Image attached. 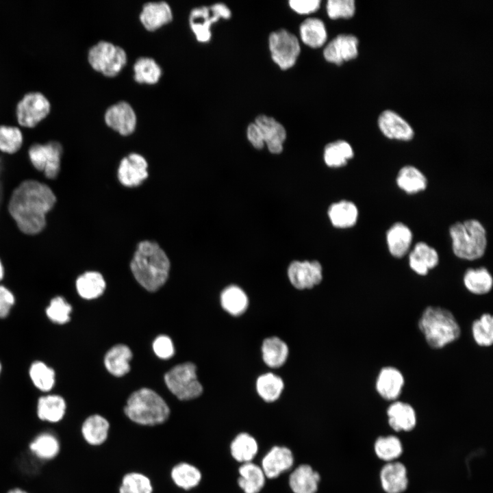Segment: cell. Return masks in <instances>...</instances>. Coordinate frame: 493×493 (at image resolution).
<instances>
[{"instance_id":"obj_1","label":"cell","mask_w":493,"mask_h":493,"mask_svg":"<svg viewBox=\"0 0 493 493\" xmlns=\"http://www.w3.org/2000/svg\"><path fill=\"white\" fill-rule=\"evenodd\" d=\"M57 201L52 189L34 179L22 181L12 192L8 209L18 229L26 235H36L47 225V214Z\"/></svg>"},{"instance_id":"obj_2","label":"cell","mask_w":493,"mask_h":493,"mask_svg":"<svg viewBox=\"0 0 493 493\" xmlns=\"http://www.w3.org/2000/svg\"><path fill=\"white\" fill-rule=\"evenodd\" d=\"M130 267L136 281L147 290L154 292L166 281L170 261L157 243L143 241L139 243Z\"/></svg>"},{"instance_id":"obj_3","label":"cell","mask_w":493,"mask_h":493,"mask_svg":"<svg viewBox=\"0 0 493 493\" xmlns=\"http://www.w3.org/2000/svg\"><path fill=\"white\" fill-rule=\"evenodd\" d=\"M418 327L433 349H443L461 336L455 316L449 309L440 306L426 307L418 319Z\"/></svg>"},{"instance_id":"obj_4","label":"cell","mask_w":493,"mask_h":493,"mask_svg":"<svg viewBox=\"0 0 493 493\" xmlns=\"http://www.w3.org/2000/svg\"><path fill=\"white\" fill-rule=\"evenodd\" d=\"M123 412L131 422L141 427L162 425L170 416V409L165 400L149 388H141L131 393Z\"/></svg>"},{"instance_id":"obj_5","label":"cell","mask_w":493,"mask_h":493,"mask_svg":"<svg viewBox=\"0 0 493 493\" xmlns=\"http://www.w3.org/2000/svg\"><path fill=\"white\" fill-rule=\"evenodd\" d=\"M454 254L459 258L475 260L481 257L487 246L486 231L482 224L469 219L453 224L449 229Z\"/></svg>"},{"instance_id":"obj_6","label":"cell","mask_w":493,"mask_h":493,"mask_svg":"<svg viewBox=\"0 0 493 493\" xmlns=\"http://www.w3.org/2000/svg\"><path fill=\"white\" fill-rule=\"evenodd\" d=\"M197 367L192 362L175 366L164 375L168 390L181 401L194 399L201 395L203 386L196 373Z\"/></svg>"},{"instance_id":"obj_7","label":"cell","mask_w":493,"mask_h":493,"mask_svg":"<svg viewBox=\"0 0 493 493\" xmlns=\"http://www.w3.org/2000/svg\"><path fill=\"white\" fill-rule=\"evenodd\" d=\"M127 60L125 51L108 41L98 42L88 51L90 66L106 77L117 75L126 64Z\"/></svg>"},{"instance_id":"obj_8","label":"cell","mask_w":493,"mask_h":493,"mask_svg":"<svg viewBox=\"0 0 493 493\" xmlns=\"http://www.w3.org/2000/svg\"><path fill=\"white\" fill-rule=\"evenodd\" d=\"M51 109L49 100L41 92H26L16 105V123L21 127L33 129L47 118Z\"/></svg>"},{"instance_id":"obj_9","label":"cell","mask_w":493,"mask_h":493,"mask_svg":"<svg viewBox=\"0 0 493 493\" xmlns=\"http://www.w3.org/2000/svg\"><path fill=\"white\" fill-rule=\"evenodd\" d=\"M28 157L33 166L37 170L42 172L49 179H55L61 170L63 147L56 140H51L44 144L34 143L27 151Z\"/></svg>"},{"instance_id":"obj_10","label":"cell","mask_w":493,"mask_h":493,"mask_svg":"<svg viewBox=\"0 0 493 493\" xmlns=\"http://www.w3.org/2000/svg\"><path fill=\"white\" fill-rule=\"evenodd\" d=\"M231 17V11L222 3L211 6H200L193 8L189 15L190 28L197 40L201 42H208L212 36L211 27L220 18Z\"/></svg>"},{"instance_id":"obj_11","label":"cell","mask_w":493,"mask_h":493,"mask_svg":"<svg viewBox=\"0 0 493 493\" xmlns=\"http://www.w3.org/2000/svg\"><path fill=\"white\" fill-rule=\"evenodd\" d=\"M268 42L271 58L281 69L287 70L294 65L301 49L293 34L284 29L273 31Z\"/></svg>"},{"instance_id":"obj_12","label":"cell","mask_w":493,"mask_h":493,"mask_svg":"<svg viewBox=\"0 0 493 493\" xmlns=\"http://www.w3.org/2000/svg\"><path fill=\"white\" fill-rule=\"evenodd\" d=\"M288 276L296 288H312L322 281V266L318 261H294L288 267Z\"/></svg>"},{"instance_id":"obj_13","label":"cell","mask_w":493,"mask_h":493,"mask_svg":"<svg viewBox=\"0 0 493 493\" xmlns=\"http://www.w3.org/2000/svg\"><path fill=\"white\" fill-rule=\"evenodd\" d=\"M104 118L109 127L123 136L130 135L136 127L135 111L126 101H119L110 106L105 111Z\"/></svg>"},{"instance_id":"obj_14","label":"cell","mask_w":493,"mask_h":493,"mask_svg":"<svg viewBox=\"0 0 493 493\" xmlns=\"http://www.w3.org/2000/svg\"><path fill=\"white\" fill-rule=\"evenodd\" d=\"M67 402L60 394L50 392L39 395L36 401V414L38 418L49 423L62 421L67 412Z\"/></svg>"},{"instance_id":"obj_15","label":"cell","mask_w":493,"mask_h":493,"mask_svg":"<svg viewBox=\"0 0 493 493\" xmlns=\"http://www.w3.org/2000/svg\"><path fill=\"white\" fill-rule=\"evenodd\" d=\"M358 43L357 38L353 35H338L325 47L324 58L329 62L340 65L343 62L357 57Z\"/></svg>"},{"instance_id":"obj_16","label":"cell","mask_w":493,"mask_h":493,"mask_svg":"<svg viewBox=\"0 0 493 493\" xmlns=\"http://www.w3.org/2000/svg\"><path fill=\"white\" fill-rule=\"evenodd\" d=\"M405 385V377L400 370L388 366L379 372L375 381V390L384 400L394 401L401 394Z\"/></svg>"},{"instance_id":"obj_17","label":"cell","mask_w":493,"mask_h":493,"mask_svg":"<svg viewBox=\"0 0 493 493\" xmlns=\"http://www.w3.org/2000/svg\"><path fill=\"white\" fill-rule=\"evenodd\" d=\"M111 430L110 421L99 414L87 416L80 427V433L84 441L92 447H101L109 439Z\"/></svg>"},{"instance_id":"obj_18","label":"cell","mask_w":493,"mask_h":493,"mask_svg":"<svg viewBox=\"0 0 493 493\" xmlns=\"http://www.w3.org/2000/svg\"><path fill=\"white\" fill-rule=\"evenodd\" d=\"M169 479L176 488L186 493L191 492L201 485L203 473L194 464L181 461L170 468Z\"/></svg>"},{"instance_id":"obj_19","label":"cell","mask_w":493,"mask_h":493,"mask_svg":"<svg viewBox=\"0 0 493 493\" xmlns=\"http://www.w3.org/2000/svg\"><path fill=\"white\" fill-rule=\"evenodd\" d=\"M148 164L143 156L131 153L124 157L118 169V178L125 186H139L148 177Z\"/></svg>"},{"instance_id":"obj_20","label":"cell","mask_w":493,"mask_h":493,"mask_svg":"<svg viewBox=\"0 0 493 493\" xmlns=\"http://www.w3.org/2000/svg\"><path fill=\"white\" fill-rule=\"evenodd\" d=\"M294 455L292 451L284 446H275L265 455L261 468L266 477L275 479L292 468Z\"/></svg>"},{"instance_id":"obj_21","label":"cell","mask_w":493,"mask_h":493,"mask_svg":"<svg viewBox=\"0 0 493 493\" xmlns=\"http://www.w3.org/2000/svg\"><path fill=\"white\" fill-rule=\"evenodd\" d=\"M259 127L262 139L270 153H280L286 138L284 127L274 118L264 114L259 115L254 122Z\"/></svg>"},{"instance_id":"obj_22","label":"cell","mask_w":493,"mask_h":493,"mask_svg":"<svg viewBox=\"0 0 493 493\" xmlns=\"http://www.w3.org/2000/svg\"><path fill=\"white\" fill-rule=\"evenodd\" d=\"M378 125L387 138L401 140H409L414 136V130L409 124L396 112L387 110L379 116Z\"/></svg>"},{"instance_id":"obj_23","label":"cell","mask_w":493,"mask_h":493,"mask_svg":"<svg viewBox=\"0 0 493 493\" xmlns=\"http://www.w3.org/2000/svg\"><path fill=\"white\" fill-rule=\"evenodd\" d=\"M386 413L388 424L395 431H410L416 425V411L407 403L394 401L389 405Z\"/></svg>"},{"instance_id":"obj_24","label":"cell","mask_w":493,"mask_h":493,"mask_svg":"<svg viewBox=\"0 0 493 493\" xmlns=\"http://www.w3.org/2000/svg\"><path fill=\"white\" fill-rule=\"evenodd\" d=\"M380 481L386 493H403L408 485L405 466L399 462H388L381 470Z\"/></svg>"},{"instance_id":"obj_25","label":"cell","mask_w":493,"mask_h":493,"mask_svg":"<svg viewBox=\"0 0 493 493\" xmlns=\"http://www.w3.org/2000/svg\"><path fill=\"white\" fill-rule=\"evenodd\" d=\"M140 21L149 31H154L172 21L173 12L168 3L164 1L149 2L142 6Z\"/></svg>"},{"instance_id":"obj_26","label":"cell","mask_w":493,"mask_h":493,"mask_svg":"<svg viewBox=\"0 0 493 493\" xmlns=\"http://www.w3.org/2000/svg\"><path fill=\"white\" fill-rule=\"evenodd\" d=\"M29 379L38 392L47 394L53 392L56 384V372L55 369L40 359L33 361L27 370Z\"/></svg>"},{"instance_id":"obj_27","label":"cell","mask_w":493,"mask_h":493,"mask_svg":"<svg viewBox=\"0 0 493 493\" xmlns=\"http://www.w3.org/2000/svg\"><path fill=\"white\" fill-rule=\"evenodd\" d=\"M439 262V255L435 249L423 242H418L409 255L411 269L419 275H426Z\"/></svg>"},{"instance_id":"obj_28","label":"cell","mask_w":493,"mask_h":493,"mask_svg":"<svg viewBox=\"0 0 493 493\" xmlns=\"http://www.w3.org/2000/svg\"><path fill=\"white\" fill-rule=\"evenodd\" d=\"M320 476L308 464H301L290 474L288 483L293 493H316Z\"/></svg>"},{"instance_id":"obj_29","label":"cell","mask_w":493,"mask_h":493,"mask_svg":"<svg viewBox=\"0 0 493 493\" xmlns=\"http://www.w3.org/2000/svg\"><path fill=\"white\" fill-rule=\"evenodd\" d=\"M412 233L410 229L402 223L393 224L386 233V242L391 255L397 258L403 257L409 251Z\"/></svg>"},{"instance_id":"obj_30","label":"cell","mask_w":493,"mask_h":493,"mask_svg":"<svg viewBox=\"0 0 493 493\" xmlns=\"http://www.w3.org/2000/svg\"><path fill=\"white\" fill-rule=\"evenodd\" d=\"M31 453L40 460H52L60 453L61 444L58 437L50 431L38 434L29 444Z\"/></svg>"},{"instance_id":"obj_31","label":"cell","mask_w":493,"mask_h":493,"mask_svg":"<svg viewBox=\"0 0 493 493\" xmlns=\"http://www.w3.org/2000/svg\"><path fill=\"white\" fill-rule=\"evenodd\" d=\"M238 472V484L244 493H259L263 489L266 477L261 466L252 462L242 464Z\"/></svg>"},{"instance_id":"obj_32","label":"cell","mask_w":493,"mask_h":493,"mask_svg":"<svg viewBox=\"0 0 493 493\" xmlns=\"http://www.w3.org/2000/svg\"><path fill=\"white\" fill-rule=\"evenodd\" d=\"M131 358V351L127 345L116 344L106 353L104 364L110 373L116 377H122L129 371V361Z\"/></svg>"},{"instance_id":"obj_33","label":"cell","mask_w":493,"mask_h":493,"mask_svg":"<svg viewBox=\"0 0 493 493\" xmlns=\"http://www.w3.org/2000/svg\"><path fill=\"white\" fill-rule=\"evenodd\" d=\"M78 295L85 300H92L100 296L105 288V281L101 273L87 271L80 275L75 281Z\"/></svg>"},{"instance_id":"obj_34","label":"cell","mask_w":493,"mask_h":493,"mask_svg":"<svg viewBox=\"0 0 493 493\" xmlns=\"http://www.w3.org/2000/svg\"><path fill=\"white\" fill-rule=\"evenodd\" d=\"M328 216L334 227L349 228L357 223L358 210L353 202L343 200L334 203L329 207Z\"/></svg>"},{"instance_id":"obj_35","label":"cell","mask_w":493,"mask_h":493,"mask_svg":"<svg viewBox=\"0 0 493 493\" xmlns=\"http://www.w3.org/2000/svg\"><path fill=\"white\" fill-rule=\"evenodd\" d=\"M258 448L255 438L246 432L238 433L230 444L232 457L242 464L251 462L257 455Z\"/></svg>"},{"instance_id":"obj_36","label":"cell","mask_w":493,"mask_h":493,"mask_svg":"<svg viewBox=\"0 0 493 493\" xmlns=\"http://www.w3.org/2000/svg\"><path fill=\"white\" fill-rule=\"evenodd\" d=\"M118 493H154V486L149 476L144 472L131 470L121 477Z\"/></svg>"},{"instance_id":"obj_37","label":"cell","mask_w":493,"mask_h":493,"mask_svg":"<svg viewBox=\"0 0 493 493\" xmlns=\"http://www.w3.org/2000/svg\"><path fill=\"white\" fill-rule=\"evenodd\" d=\"M463 282L467 290L476 295L488 294L493 286V278L484 267L468 269L464 275Z\"/></svg>"},{"instance_id":"obj_38","label":"cell","mask_w":493,"mask_h":493,"mask_svg":"<svg viewBox=\"0 0 493 493\" xmlns=\"http://www.w3.org/2000/svg\"><path fill=\"white\" fill-rule=\"evenodd\" d=\"M73 306L63 295L53 296L45 307L44 313L52 324L63 326L71 320Z\"/></svg>"},{"instance_id":"obj_39","label":"cell","mask_w":493,"mask_h":493,"mask_svg":"<svg viewBox=\"0 0 493 493\" xmlns=\"http://www.w3.org/2000/svg\"><path fill=\"white\" fill-rule=\"evenodd\" d=\"M299 32L303 42L312 48L320 47L327 40L324 23L316 18L305 19L300 25Z\"/></svg>"},{"instance_id":"obj_40","label":"cell","mask_w":493,"mask_h":493,"mask_svg":"<svg viewBox=\"0 0 493 493\" xmlns=\"http://www.w3.org/2000/svg\"><path fill=\"white\" fill-rule=\"evenodd\" d=\"M396 184L404 192L415 194L425 190L427 180L424 174L416 167L405 166L399 171Z\"/></svg>"},{"instance_id":"obj_41","label":"cell","mask_w":493,"mask_h":493,"mask_svg":"<svg viewBox=\"0 0 493 493\" xmlns=\"http://www.w3.org/2000/svg\"><path fill=\"white\" fill-rule=\"evenodd\" d=\"M262 351L264 362L271 368L281 366L286 362L288 355L286 344L277 337L265 339Z\"/></svg>"},{"instance_id":"obj_42","label":"cell","mask_w":493,"mask_h":493,"mask_svg":"<svg viewBox=\"0 0 493 493\" xmlns=\"http://www.w3.org/2000/svg\"><path fill=\"white\" fill-rule=\"evenodd\" d=\"M220 303L223 309L233 316H240L248 307L245 292L236 286L227 287L221 293Z\"/></svg>"},{"instance_id":"obj_43","label":"cell","mask_w":493,"mask_h":493,"mask_svg":"<svg viewBox=\"0 0 493 493\" xmlns=\"http://www.w3.org/2000/svg\"><path fill=\"white\" fill-rule=\"evenodd\" d=\"M161 75L160 66L151 58H139L134 64V78L138 83L154 84L160 80Z\"/></svg>"},{"instance_id":"obj_44","label":"cell","mask_w":493,"mask_h":493,"mask_svg":"<svg viewBox=\"0 0 493 493\" xmlns=\"http://www.w3.org/2000/svg\"><path fill=\"white\" fill-rule=\"evenodd\" d=\"M354 153L349 143L337 140L328 144L324 150V160L329 167L338 168L346 165Z\"/></svg>"},{"instance_id":"obj_45","label":"cell","mask_w":493,"mask_h":493,"mask_svg":"<svg viewBox=\"0 0 493 493\" xmlns=\"http://www.w3.org/2000/svg\"><path fill=\"white\" fill-rule=\"evenodd\" d=\"M282 379L273 373H266L258 377L256 389L260 396L266 402H273L279 399L283 389Z\"/></svg>"},{"instance_id":"obj_46","label":"cell","mask_w":493,"mask_h":493,"mask_svg":"<svg viewBox=\"0 0 493 493\" xmlns=\"http://www.w3.org/2000/svg\"><path fill=\"white\" fill-rule=\"evenodd\" d=\"M474 341L481 347H489L493 343V317L490 313H483L475 319L471 326Z\"/></svg>"},{"instance_id":"obj_47","label":"cell","mask_w":493,"mask_h":493,"mask_svg":"<svg viewBox=\"0 0 493 493\" xmlns=\"http://www.w3.org/2000/svg\"><path fill=\"white\" fill-rule=\"evenodd\" d=\"M24 136L21 128L16 125H0V151L14 154L22 147Z\"/></svg>"},{"instance_id":"obj_48","label":"cell","mask_w":493,"mask_h":493,"mask_svg":"<svg viewBox=\"0 0 493 493\" xmlns=\"http://www.w3.org/2000/svg\"><path fill=\"white\" fill-rule=\"evenodd\" d=\"M374 450L380 459L390 462L401 455L403 446L401 440L394 435L381 436L376 440Z\"/></svg>"},{"instance_id":"obj_49","label":"cell","mask_w":493,"mask_h":493,"mask_svg":"<svg viewBox=\"0 0 493 493\" xmlns=\"http://www.w3.org/2000/svg\"><path fill=\"white\" fill-rule=\"evenodd\" d=\"M328 16L332 19L350 18L355 11L354 0H329L326 5Z\"/></svg>"},{"instance_id":"obj_50","label":"cell","mask_w":493,"mask_h":493,"mask_svg":"<svg viewBox=\"0 0 493 493\" xmlns=\"http://www.w3.org/2000/svg\"><path fill=\"white\" fill-rule=\"evenodd\" d=\"M16 303L13 292L4 284L0 283V319L6 318Z\"/></svg>"},{"instance_id":"obj_51","label":"cell","mask_w":493,"mask_h":493,"mask_svg":"<svg viewBox=\"0 0 493 493\" xmlns=\"http://www.w3.org/2000/svg\"><path fill=\"white\" fill-rule=\"evenodd\" d=\"M153 349L158 357L164 359L171 357L175 353L171 339L165 335L159 336L155 339Z\"/></svg>"},{"instance_id":"obj_52","label":"cell","mask_w":493,"mask_h":493,"mask_svg":"<svg viewBox=\"0 0 493 493\" xmlns=\"http://www.w3.org/2000/svg\"><path fill=\"white\" fill-rule=\"evenodd\" d=\"M320 4V0H291L290 7L300 14H308L316 11Z\"/></svg>"},{"instance_id":"obj_53","label":"cell","mask_w":493,"mask_h":493,"mask_svg":"<svg viewBox=\"0 0 493 493\" xmlns=\"http://www.w3.org/2000/svg\"><path fill=\"white\" fill-rule=\"evenodd\" d=\"M247 138L251 144L257 149L264 147V143L260 130L255 123H251L247 127Z\"/></svg>"},{"instance_id":"obj_54","label":"cell","mask_w":493,"mask_h":493,"mask_svg":"<svg viewBox=\"0 0 493 493\" xmlns=\"http://www.w3.org/2000/svg\"><path fill=\"white\" fill-rule=\"evenodd\" d=\"M5 267H4L3 262L0 258V282L3 281V279H5Z\"/></svg>"},{"instance_id":"obj_55","label":"cell","mask_w":493,"mask_h":493,"mask_svg":"<svg viewBox=\"0 0 493 493\" xmlns=\"http://www.w3.org/2000/svg\"><path fill=\"white\" fill-rule=\"evenodd\" d=\"M6 493H29L27 491L20 488H14L12 489H10L8 490Z\"/></svg>"},{"instance_id":"obj_56","label":"cell","mask_w":493,"mask_h":493,"mask_svg":"<svg viewBox=\"0 0 493 493\" xmlns=\"http://www.w3.org/2000/svg\"><path fill=\"white\" fill-rule=\"evenodd\" d=\"M2 370H3V365H2V363H1V360H0V377H1V372H2Z\"/></svg>"}]
</instances>
